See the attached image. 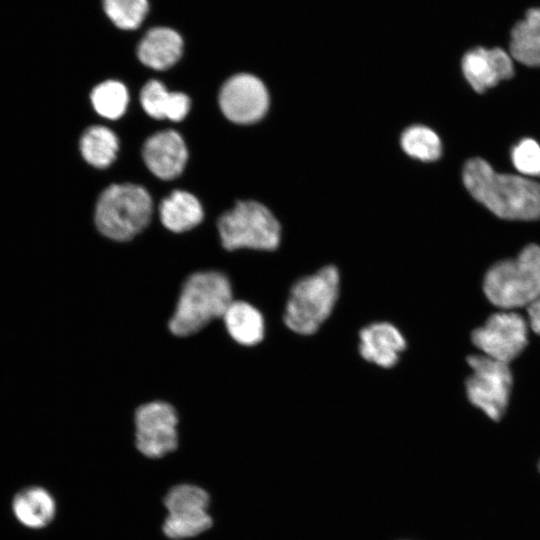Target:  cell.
I'll return each mask as SVG.
<instances>
[{"mask_svg": "<svg viewBox=\"0 0 540 540\" xmlns=\"http://www.w3.org/2000/svg\"><path fill=\"white\" fill-rule=\"evenodd\" d=\"M462 179L472 197L496 216L509 220L540 218V183L523 176L497 173L481 158L465 163Z\"/></svg>", "mask_w": 540, "mask_h": 540, "instance_id": "1", "label": "cell"}, {"mask_svg": "<svg viewBox=\"0 0 540 540\" xmlns=\"http://www.w3.org/2000/svg\"><path fill=\"white\" fill-rule=\"evenodd\" d=\"M232 302L231 285L224 274L194 273L183 286L169 329L177 336L194 334L214 318L223 317Z\"/></svg>", "mask_w": 540, "mask_h": 540, "instance_id": "2", "label": "cell"}, {"mask_svg": "<svg viewBox=\"0 0 540 540\" xmlns=\"http://www.w3.org/2000/svg\"><path fill=\"white\" fill-rule=\"evenodd\" d=\"M339 289L340 275L333 265L299 279L292 286L285 305V325L300 335L314 334L330 316Z\"/></svg>", "mask_w": 540, "mask_h": 540, "instance_id": "3", "label": "cell"}, {"mask_svg": "<svg viewBox=\"0 0 540 540\" xmlns=\"http://www.w3.org/2000/svg\"><path fill=\"white\" fill-rule=\"evenodd\" d=\"M483 290L502 310L527 307L540 294V246H526L514 259L494 264L486 273Z\"/></svg>", "mask_w": 540, "mask_h": 540, "instance_id": "4", "label": "cell"}, {"mask_svg": "<svg viewBox=\"0 0 540 540\" xmlns=\"http://www.w3.org/2000/svg\"><path fill=\"white\" fill-rule=\"evenodd\" d=\"M152 200L147 191L135 184H112L100 195L95 223L106 237L127 241L141 232L149 223Z\"/></svg>", "mask_w": 540, "mask_h": 540, "instance_id": "5", "label": "cell"}, {"mask_svg": "<svg viewBox=\"0 0 540 540\" xmlns=\"http://www.w3.org/2000/svg\"><path fill=\"white\" fill-rule=\"evenodd\" d=\"M222 245L227 250L249 248L273 251L280 245L282 227L275 214L264 204L238 201L218 220Z\"/></svg>", "mask_w": 540, "mask_h": 540, "instance_id": "6", "label": "cell"}, {"mask_svg": "<svg viewBox=\"0 0 540 540\" xmlns=\"http://www.w3.org/2000/svg\"><path fill=\"white\" fill-rule=\"evenodd\" d=\"M467 362L472 370L466 380L469 401L490 419L504 414L512 387V374L507 363L483 354L471 355Z\"/></svg>", "mask_w": 540, "mask_h": 540, "instance_id": "7", "label": "cell"}, {"mask_svg": "<svg viewBox=\"0 0 540 540\" xmlns=\"http://www.w3.org/2000/svg\"><path fill=\"white\" fill-rule=\"evenodd\" d=\"M168 515L163 531L171 539L194 537L212 525L207 512L208 493L195 485L180 484L173 487L165 497Z\"/></svg>", "mask_w": 540, "mask_h": 540, "instance_id": "8", "label": "cell"}, {"mask_svg": "<svg viewBox=\"0 0 540 540\" xmlns=\"http://www.w3.org/2000/svg\"><path fill=\"white\" fill-rule=\"evenodd\" d=\"M471 339L483 355L508 364L526 347L528 324L512 310L499 311L476 328Z\"/></svg>", "mask_w": 540, "mask_h": 540, "instance_id": "9", "label": "cell"}, {"mask_svg": "<svg viewBox=\"0 0 540 540\" xmlns=\"http://www.w3.org/2000/svg\"><path fill=\"white\" fill-rule=\"evenodd\" d=\"M219 104L223 114L237 124H252L262 119L270 105L265 84L256 76L240 73L221 88Z\"/></svg>", "mask_w": 540, "mask_h": 540, "instance_id": "10", "label": "cell"}, {"mask_svg": "<svg viewBox=\"0 0 540 540\" xmlns=\"http://www.w3.org/2000/svg\"><path fill=\"white\" fill-rule=\"evenodd\" d=\"M178 417L174 408L164 402H151L135 414L136 446L147 457L159 458L176 449Z\"/></svg>", "mask_w": 540, "mask_h": 540, "instance_id": "11", "label": "cell"}, {"mask_svg": "<svg viewBox=\"0 0 540 540\" xmlns=\"http://www.w3.org/2000/svg\"><path fill=\"white\" fill-rule=\"evenodd\" d=\"M461 65L466 80L479 93L514 75L512 56L499 47L473 48L463 56Z\"/></svg>", "mask_w": 540, "mask_h": 540, "instance_id": "12", "label": "cell"}, {"mask_svg": "<svg viewBox=\"0 0 540 540\" xmlns=\"http://www.w3.org/2000/svg\"><path fill=\"white\" fill-rule=\"evenodd\" d=\"M142 154L149 170L164 180L179 176L187 160L185 143L173 130L161 131L149 137Z\"/></svg>", "mask_w": 540, "mask_h": 540, "instance_id": "13", "label": "cell"}, {"mask_svg": "<svg viewBox=\"0 0 540 540\" xmlns=\"http://www.w3.org/2000/svg\"><path fill=\"white\" fill-rule=\"evenodd\" d=\"M406 348L402 333L391 323L375 322L359 333V353L363 359L382 368L393 367Z\"/></svg>", "mask_w": 540, "mask_h": 540, "instance_id": "14", "label": "cell"}, {"mask_svg": "<svg viewBox=\"0 0 540 540\" xmlns=\"http://www.w3.org/2000/svg\"><path fill=\"white\" fill-rule=\"evenodd\" d=\"M183 52V39L169 27H154L141 39L137 47L139 60L155 70L172 67Z\"/></svg>", "mask_w": 540, "mask_h": 540, "instance_id": "15", "label": "cell"}, {"mask_svg": "<svg viewBox=\"0 0 540 540\" xmlns=\"http://www.w3.org/2000/svg\"><path fill=\"white\" fill-rule=\"evenodd\" d=\"M12 510L22 525L31 529H41L52 522L56 505L46 489L31 486L21 489L14 495Z\"/></svg>", "mask_w": 540, "mask_h": 540, "instance_id": "16", "label": "cell"}, {"mask_svg": "<svg viewBox=\"0 0 540 540\" xmlns=\"http://www.w3.org/2000/svg\"><path fill=\"white\" fill-rule=\"evenodd\" d=\"M143 109L155 119L181 121L189 112L190 99L181 92H168L157 80L148 81L140 93Z\"/></svg>", "mask_w": 540, "mask_h": 540, "instance_id": "17", "label": "cell"}, {"mask_svg": "<svg viewBox=\"0 0 540 540\" xmlns=\"http://www.w3.org/2000/svg\"><path fill=\"white\" fill-rule=\"evenodd\" d=\"M510 55L517 62L540 66V8H531L510 34Z\"/></svg>", "mask_w": 540, "mask_h": 540, "instance_id": "18", "label": "cell"}, {"mask_svg": "<svg viewBox=\"0 0 540 540\" xmlns=\"http://www.w3.org/2000/svg\"><path fill=\"white\" fill-rule=\"evenodd\" d=\"M162 224L173 232H184L203 219V209L198 199L181 190L173 191L165 198L159 207Z\"/></svg>", "mask_w": 540, "mask_h": 540, "instance_id": "19", "label": "cell"}, {"mask_svg": "<svg viewBox=\"0 0 540 540\" xmlns=\"http://www.w3.org/2000/svg\"><path fill=\"white\" fill-rule=\"evenodd\" d=\"M224 323L231 337L241 345L253 346L264 336L262 314L251 304L233 301L223 315Z\"/></svg>", "mask_w": 540, "mask_h": 540, "instance_id": "20", "label": "cell"}, {"mask_svg": "<svg viewBox=\"0 0 540 540\" xmlns=\"http://www.w3.org/2000/svg\"><path fill=\"white\" fill-rule=\"evenodd\" d=\"M402 152L411 159L432 162L442 154V142L438 134L423 124L407 126L399 135Z\"/></svg>", "mask_w": 540, "mask_h": 540, "instance_id": "21", "label": "cell"}, {"mask_svg": "<svg viewBox=\"0 0 540 540\" xmlns=\"http://www.w3.org/2000/svg\"><path fill=\"white\" fill-rule=\"evenodd\" d=\"M83 158L96 168H106L115 159L118 150L116 135L107 127L92 126L80 139Z\"/></svg>", "mask_w": 540, "mask_h": 540, "instance_id": "22", "label": "cell"}, {"mask_svg": "<svg viewBox=\"0 0 540 540\" xmlns=\"http://www.w3.org/2000/svg\"><path fill=\"white\" fill-rule=\"evenodd\" d=\"M91 101L98 114L114 120L124 114L128 103V92L122 83L107 80L93 89Z\"/></svg>", "mask_w": 540, "mask_h": 540, "instance_id": "23", "label": "cell"}, {"mask_svg": "<svg viewBox=\"0 0 540 540\" xmlns=\"http://www.w3.org/2000/svg\"><path fill=\"white\" fill-rule=\"evenodd\" d=\"M102 5L108 19L122 30L137 29L149 10L148 0H103Z\"/></svg>", "mask_w": 540, "mask_h": 540, "instance_id": "24", "label": "cell"}, {"mask_svg": "<svg viewBox=\"0 0 540 540\" xmlns=\"http://www.w3.org/2000/svg\"><path fill=\"white\" fill-rule=\"evenodd\" d=\"M514 167L523 175L540 176V145L533 139H523L511 152Z\"/></svg>", "mask_w": 540, "mask_h": 540, "instance_id": "25", "label": "cell"}, {"mask_svg": "<svg viewBox=\"0 0 540 540\" xmlns=\"http://www.w3.org/2000/svg\"><path fill=\"white\" fill-rule=\"evenodd\" d=\"M528 324L530 328L540 335V294L527 307Z\"/></svg>", "mask_w": 540, "mask_h": 540, "instance_id": "26", "label": "cell"}, {"mask_svg": "<svg viewBox=\"0 0 540 540\" xmlns=\"http://www.w3.org/2000/svg\"><path fill=\"white\" fill-rule=\"evenodd\" d=\"M539 471H540V462H539Z\"/></svg>", "mask_w": 540, "mask_h": 540, "instance_id": "27", "label": "cell"}]
</instances>
